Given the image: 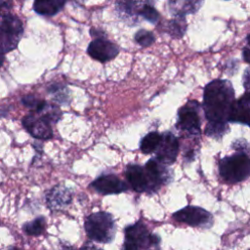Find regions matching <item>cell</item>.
Instances as JSON below:
<instances>
[{"label": "cell", "instance_id": "cell-15", "mask_svg": "<svg viewBox=\"0 0 250 250\" xmlns=\"http://www.w3.org/2000/svg\"><path fill=\"white\" fill-rule=\"evenodd\" d=\"M249 93L246 91L243 96L238 100L234 101L230 109L228 122L240 123L245 126H249V117H250V108H249Z\"/></svg>", "mask_w": 250, "mask_h": 250}, {"label": "cell", "instance_id": "cell-29", "mask_svg": "<svg viewBox=\"0 0 250 250\" xmlns=\"http://www.w3.org/2000/svg\"><path fill=\"white\" fill-rule=\"evenodd\" d=\"M4 61H5V56H4V54L0 51V68H1V66L3 65V63H4Z\"/></svg>", "mask_w": 250, "mask_h": 250}, {"label": "cell", "instance_id": "cell-24", "mask_svg": "<svg viewBox=\"0 0 250 250\" xmlns=\"http://www.w3.org/2000/svg\"><path fill=\"white\" fill-rule=\"evenodd\" d=\"M134 39L142 47H149L155 41L153 33L146 29L138 30L134 35Z\"/></svg>", "mask_w": 250, "mask_h": 250}, {"label": "cell", "instance_id": "cell-17", "mask_svg": "<svg viewBox=\"0 0 250 250\" xmlns=\"http://www.w3.org/2000/svg\"><path fill=\"white\" fill-rule=\"evenodd\" d=\"M65 4L66 1L62 0H37L33 3V10L38 15L45 17H53L57 15L59 12H61Z\"/></svg>", "mask_w": 250, "mask_h": 250}, {"label": "cell", "instance_id": "cell-1", "mask_svg": "<svg viewBox=\"0 0 250 250\" xmlns=\"http://www.w3.org/2000/svg\"><path fill=\"white\" fill-rule=\"evenodd\" d=\"M235 94L232 84L227 79H214L203 92L202 108L208 123L228 124Z\"/></svg>", "mask_w": 250, "mask_h": 250}, {"label": "cell", "instance_id": "cell-32", "mask_svg": "<svg viewBox=\"0 0 250 250\" xmlns=\"http://www.w3.org/2000/svg\"><path fill=\"white\" fill-rule=\"evenodd\" d=\"M149 250H160V248H153V249H149Z\"/></svg>", "mask_w": 250, "mask_h": 250}, {"label": "cell", "instance_id": "cell-20", "mask_svg": "<svg viewBox=\"0 0 250 250\" xmlns=\"http://www.w3.org/2000/svg\"><path fill=\"white\" fill-rule=\"evenodd\" d=\"M139 17L155 24L159 21V13L154 8L152 2H141L139 9Z\"/></svg>", "mask_w": 250, "mask_h": 250}, {"label": "cell", "instance_id": "cell-5", "mask_svg": "<svg viewBox=\"0 0 250 250\" xmlns=\"http://www.w3.org/2000/svg\"><path fill=\"white\" fill-rule=\"evenodd\" d=\"M218 167L220 176L228 183L236 184L246 180L250 173V160L247 151L238 150L222 158Z\"/></svg>", "mask_w": 250, "mask_h": 250}, {"label": "cell", "instance_id": "cell-12", "mask_svg": "<svg viewBox=\"0 0 250 250\" xmlns=\"http://www.w3.org/2000/svg\"><path fill=\"white\" fill-rule=\"evenodd\" d=\"M90 187L103 195L117 194L128 189V185L114 174H103L99 176L90 184Z\"/></svg>", "mask_w": 250, "mask_h": 250}, {"label": "cell", "instance_id": "cell-28", "mask_svg": "<svg viewBox=\"0 0 250 250\" xmlns=\"http://www.w3.org/2000/svg\"><path fill=\"white\" fill-rule=\"evenodd\" d=\"M242 55H243V60L248 62H249V59H248V56H249V45L247 43V45L244 47L243 49V52H242Z\"/></svg>", "mask_w": 250, "mask_h": 250}, {"label": "cell", "instance_id": "cell-26", "mask_svg": "<svg viewBox=\"0 0 250 250\" xmlns=\"http://www.w3.org/2000/svg\"><path fill=\"white\" fill-rule=\"evenodd\" d=\"M80 250H103V249L95 246L93 243L88 241V242H85L83 244V246L80 248Z\"/></svg>", "mask_w": 250, "mask_h": 250}, {"label": "cell", "instance_id": "cell-25", "mask_svg": "<svg viewBox=\"0 0 250 250\" xmlns=\"http://www.w3.org/2000/svg\"><path fill=\"white\" fill-rule=\"evenodd\" d=\"M65 86L62 85V84H54L51 85L48 88V91L50 93V95L53 96L54 101L61 103V104H66V101H68V94L67 92H63V90H65Z\"/></svg>", "mask_w": 250, "mask_h": 250}, {"label": "cell", "instance_id": "cell-27", "mask_svg": "<svg viewBox=\"0 0 250 250\" xmlns=\"http://www.w3.org/2000/svg\"><path fill=\"white\" fill-rule=\"evenodd\" d=\"M243 84H244V88L245 90L247 91L248 88H249V68L247 67L245 69V72H244V76H243Z\"/></svg>", "mask_w": 250, "mask_h": 250}, {"label": "cell", "instance_id": "cell-6", "mask_svg": "<svg viewBox=\"0 0 250 250\" xmlns=\"http://www.w3.org/2000/svg\"><path fill=\"white\" fill-rule=\"evenodd\" d=\"M201 104L197 101H188L181 106L177 114L176 128L188 137L201 134Z\"/></svg>", "mask_w": 250, "mask_h": 250}, {"label": "cell", "instance_id": "cell-14", "mask_svg": "<svg viewBox=\"0 0 250 250\" xmlns=\"http://www.w3.org/2000/svg\"><path fill=\"white\" fill-rule=\"evenodd\" d=\"M125 176L133 190L139 193H148V185L143 166L133 163L128 164L125 169Z\"/></svg>", "mask_w": 250, "mask_h": 250}, {"label": "cell", "instance_id": "cell-21", "mask_svg": "<svg viewBox=\"0 0 250 250\" xmlns=\"http://www.w3.org/2000/svg\"><path fill=\"white\" fill-rule=\"evenodd\" d=\"M188 24L186 18H175L168 21L167 32L175 38H182L186 33Z\"/></svg>", "mask_w": 250, "mask_h": 250}, {"label": "cell", "instance_id": "cell-9", "mask_svg": "<svg viewBox=\"0 0 250 250\" xmlns=\"http://www.w3.org/2000/svg\"><path fill=\"white\" fill-rule=\"evenodd\" d=\"M24 129L35 139L47 141L53 138V130L50 122L36 112H30L21 120Z\"/></svg>", "mask_w": 250, "mask_h": 250}, {"label": "cell", "instance_id": "cell-10", "mask_svg": "<svg viewBox=\"0 0 250 250\" xmlns=\"http://www.w3.org/2000/svg\"><path fill=\"white\" fill-rule=\"evenodd\" d=\"M180 144L178 138L171 132L161 134L160 143L154 151L156 154L155 159L165 166L173 164L178 156Z\"/></svg>", "mask_w": 250, "mask_h": 250}, {"label": "cell", "instance_id": "cell-31", "mask_svg": "<svg viewBox=\"0 0 250 250\" xmlns=\"http://www.w3.org/2000/svg\"><path fill=\"white\" fill-rule=\"evenodd\" d=\"M8 250H23V249L19 248V247H16V246H10V247L8 248Z\"/></svg>", "mask_w": 250, "mask_h": 250}, {"label": "cell", "instance_id": "cell-23", "mask_svg": "<svg viewBox=\"0 0 250 250\" xmlns=\"http://www.w3.org/2000/svg\"><path fill=\"white\" fill-rule=\"evenodd\" d=\"M46 103L47 102H45L44 100H40L33 95H26L21 98V104L25 107L29 108L32 112L40 111L46 104Z\"/></svg>", "mask_w": 250, "mask_h": 250}, {"label": "cell", "instance_id": "cell-13", "mask_svg": "<svg viewBox=\"0 0 250 250\" xmlns=\"http://www.w3.org/2000/svg\"><path fill=\"white\" fill-rule=\"evenodd\" d=\"M45 199L50 210H62L70 204L72 200V192L68 188L62 185H57L47 191Z\"/></svg>", "mask_w": 250, "mask_h": 250}, {"label": "cell", "instance_id": "cell-30", "mask_svg": "<svg viewBox=\"0 0 250 250\" xmlns=\"http://www.w3.org/2000/svg\"><path fill=\"white\" fill-rule=\"evenodd\" d=\"M60 250H75L73 247H71V246H62Z\"/></svg>", "mask_w": 250, "mask_h": 250}, {"label": "cell", "instance_id": "cell-11", "mask_svg": "<svg viewBox=\"0 0 250 250\" xmlns=\"http://www.w3.org/2000/svg\"><path fill=\"white\" fill-rule=\"evenodd\" d=\"M87 53L92 59L106 62L118 55L119 47L104 37H97L89 43Z\"/></svg>", "mask_w": 250, "mask_h": 250}, {"label": "cell", "instance_id": "cell-22", "mask_svg": "<svg viewBox=\"0 0 250 250\" xmlns=\"http://www.w3.org/2000/svg\"><path fill=\"white\" fill-rule=\"evenodd\" d=\"M229 131V125L228 124H212V123H207L205 129H204V134L208 137L214 138L216 140L221 139L226 133Z\"/></svg>", "mask_w": 250, "mask_h": 250}, {"label": "cell", "instance_id": "cell-19", "mask_svg": "<svg viewBox=\"0 0 250 250\" xmlns=\"http://www.w3.org/2000/svg\"><path fill=\"white\" fill-rule=\"evenodd\" d=\"M161 140V134L156 132V131H152L147 133L140 142V149L143 153L145 154H148V153H152L156 150L159 143Z\"/></svg>", "mask_w": 250, "mask_h": 250}, {"label": "cell", "instance_id": "cell-4", "mask_svg": "<svg viewBox=\"0 0 250 250\" xmlns=\"http://www.w3.org/2000/svg\"><path fill=\"white\" fill-rule=\"evenodd\" d=\"M159 245L160 236L151 233L141 220L124 229V241L121 250H149L159 248Z\"/></svg>", "mask_w": 250, "mask_h": 250}, {"label": "cell", "instance_id": "cell-16", "mask_svg": "<svg viewBox=\"0 0 250 250\" xmlns=\"http://www.w3.org/2000/svg\"><path fill=\"white\" fill-rule=\"evenodd\" d=\"M202 1H169V11L175 18H185L188 14L197 12Z\"/></svg>", "mask_w": 250, "mask_h": 250}, {"label": "cell", "instance_id": "cell-7", "mask_svg": "<svg viewBox=\"0 0 250 250\" xmlns=\"http://www.w3.org/2000/svg\"><path fill=\"white\" fill-rule=\"evenodd\" d=\"M172 217L177 222L203 229L211 228L214 222L213 215L210 212L201 207L192 205H188L178 210L172 215Z\"/></svg>", "mask_w": 250, "mask_h": 250}, {"label": "cell", "instance_id": "cell-8", "mask_svg": "<svg viewBox=\"0 0 250 250\" xmlns=\"http://www.w3.org/2000/svg\"><path fill=\"white\" fill-rule=\"evenodd\" d=\"M143 167L148 185V193L156 192L163 185L171 181L170 171L167 166L161 164L155 158L148 159Z\"/></svg>", "mask_w": 250, "mask_h": 250}, {"label": "cell", "instance_id": "cell-3", "mask_svg": "<svg viewBox=\"0 0 250 250\" xmlns=\"http://www.w3.org/2000/svg\"><path fill=\"white\" fill-rule=\"evenodd\" d=\"M84 229L88 238L99 243L111 242L116 233V225L112 215L104 211L92 213L86 217Z\"/></svg>", "mask_w": 250, "mask_h": 250}, {"label": "cell", "instance_id": "cell-18", "mask_svg": "<svg viewBox=\"0 0 250 250\" xmlns=\"http://www.w3.org/2000/svg\"><path fill=\"white\" fill-rule=\"evenodd\" d=\"M22 231L29 236H39L46 229V219L43 216L36 217L32 221L26 222L21 227Z\"/></svg>", "mask_w": 250, "mask_h": 250}, {"label": "cell", "instance_id": "cell-2", "mask_svg": "<svg viewBox=\"0 0 250 250\" xmlns=\"http://www.w3.org/2000/svg\"><path fill=\"white\" fill-rule=\"evenodd\" d=\"M12 2L0 1V51L5 54L18 47L23 34L21 19L11 13Z\"/></svg>", "mask_w": 250, "mask_h": 250}]
</instances>
